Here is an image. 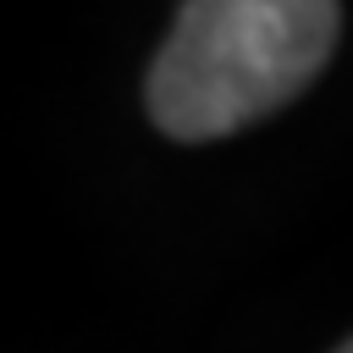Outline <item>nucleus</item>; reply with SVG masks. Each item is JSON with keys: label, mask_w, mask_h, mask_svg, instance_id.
I'll use <instances>...</instances> for the list:
<instances>
[{"label": "nucleus", "mask_w": 353, "mask_h": 353, "mask_svg": "<svg viewBox=\"0 0 353 353\" xmlns=\"http://www.w3.org/2000/svg\"><path fill=\"white\" fill-rule=\"evenodd\" d=\"M336 33V0H188L143 77L149 121L182 143L243 132L320 77Z\"/></svg>", "instance_id": "f257e3e1"}, {"label": "nucleus", "mask_w": 353, "mask_h": 353, "mask_svg": "<svg viewBox=\"0 0 353 353\" xmlns=\"http://www.w3.org/2000/svg\"><path fill=\"white\" fill-rule=\"evenodd\" d=\"M336 353H353V347H347V342H342V347H336Z\"/></svg>", "instance_id": "f03ea898"}]
</instances>
